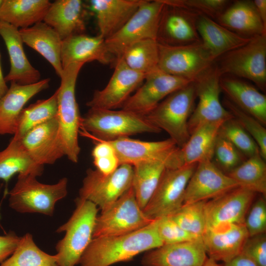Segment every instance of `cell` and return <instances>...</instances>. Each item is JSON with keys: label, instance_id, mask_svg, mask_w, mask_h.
I'll return each instance as SVG.
<instances>
[{"label": "cell", "instance_id": "6da1fadb", "mask_svg": "<svg viewBox=\"0 0 266 266\" xmlns=\"http://www.w3.org/2000/svg\"><path fill=\"white\" fill-rule=\"evenodd\" d=\"M163 244L154 220L129 233L93 238L79 264L80 266H110L131 261L139 254Z\"/></svg>", "mask_w": 266, "mask_h": 266}, {"label": "cell", "instance_id": "7a4b0ae2", "mask_svg": "<svg viewBox=\"0 0 266 266\" xmlns=\"http://www.w3.org/2000/svg\"><path fill=\"white\" fill-rule=\"evenodd\" d=\"M84 135L96 140L111 141L142 133L162 131L145 116L123 109L89 108L82 117Z\"/></svg>", "mask_w": 266, "mask_h": 266}, {"label": "cell", "instance_id": "3957f363", "mask_svg": "<svg viewBox=\"0 0 266 266\" xmlns=\"http://www.w3.org/2000/svg\"><path fill=\"white\" fill-rule=\"evenodd\" d=\"M84 64L74 63L63 68L61 84L57 92V119L59 137L65 156L74 163L79 160L80 147L78 134L82 117L75 98L77 77Z\"/></svg>", "mask_w": 266, "mask_h": 266}, {"label": "cell", "instance_id": "277c9868", "mask_svg": "<svg viewBox=\"0 0 266 266\" xmlns=\"http://www.w3.org/2000/svg\"><path fill=\"white\" fill-rule=\"evenodd\" d=\"M76 208L69 220L57 233L65 232L56 246L58 266H75L93 239L99 208L93 202L77 198Z\"/></svg>", "mask_w": 266, "mask_h": 266}, {"label": "cell", "instance_id": "5b68a950", "mask_svg": "<svg viewBox=\"0 0 266 266\" xmlns=\"http://www.w3.org/2000/svg\"><path fill=\"white\" fill-rule=\"evenodd\" d=\"M196 98L195 84L192 82L168 96L145 116L181 148L190 136L188 123Z\"/></svg>", "mask_w": 266, "mask_h": 266}, {"label": "cell", "instance_id": "8992f818", "mask_svg": "<svg viewBox=\"0 0 266 266\" xmlns=\"http://www.w3.org/2000/svg\"><path fill=\"white\" fill-rule=\"evenodd\" d=\"M36 176L19 174L9 193L10 207L20 213H38L52 216L56 203L67 193V179L63 177L54 184L39 182Z\"/></svg>", "mask_w": 266, "mask_h": 266}, {"label": "cell", "instance_id": "52a82bcc", "mask_svg": "<svg viewBox=\"0 0 266 266\" xmlns=\"http://www.w3.org/2000/svg\"><path fill=\"white\" fill-rule=\"evenodd\" d=\"M216 64L222 75L230 74L253 82L261 90L266 86V34L255 36L245 44L227 53Z\"/></svg>", "mask_w": 266, "mask_h": 266}, {"label": "cell", "instance_id": "ba28073f", "mask_svg": "<svg viewBox=\"0 0 266 266\" xmlns=\"http://www.w3.org/2000/svg\"><path fill=\"white\" fill-rule=\"evenodd\" d=\"M154 220L139 205L132 186L96 220L93 238L122 235L140 230Z\"/></svg>", "mask_w": 266, "mask_h": 266}, {"label": "cell", "instance_id": "9c48e42d", "mask_svg": "<svg viewBox=\"0 0 266 266\" xmlns=\"http://www.w3.org/2000/svg\"><path fill=\"white\" fill-rule=\"evenodd\" d=\"M158 44V68L192 82L200 78L216 62L201 41L177 46Z\"/></svg>", "mask_w": 266, "mask_h": 266}, {"label": "cell", "instance_id": "30bf717a", "mask_svg": "<svg viewBox=\"0 0 266 266\" xmlns=\"http://www.w3.org/2000/svg\"><path fill=\"white\" fill-rule=\"evenodd\" d=\"M164 6L161 0H145L118 32L105 40L115 63L132 44L145 39H156Z\"/></svg>", "mask_w": 266, "mask_h": 266}, {"label": "cell", "instance_id": "8fae6325", "mask_svg": "<svg viewBox=\"0 0 266 266\" xmlns=\"http://www.w3.org/2000/svg\"><path fill=\"white\" fill-rule=\"evenodd\" d=\"M197 164L166 168L149 202L143 209L150 219L169 216L184 204L187 184Z\"/></svg>", "mask_w": 266, "mask_h": 266}, {"label": "cell", "instance_id": "7c38bea8", "mask_svg": "<svg viewBox=\"0 0 266 266\" xmlns=\"http://www.w3.org/2000/svg\"><path fill=\"white\" fill-rule=\"evenodd\" d=\"M133 176V167L130 165H121L107 175L89 168L79 190V198L93 202L103 210L132 186Z\"/></svg>", "mask_w": 266, "mask_h": 266}, {"label": "cell", "instance_id": "4fadbf2b", "mask_svg": "<svg viewBox=\"0 0 266 266\" xmlns=\"http://www.w3.org/2000/svg\"><path fill=\"white\" fill-rule=\"evenodd\" d=\"M222 74L216 64L195 82L198 104L188 123L190 134L200 126L209 123L225 122L234 118L221 103L220 79Z\"/></svg>", "mask_w": 266, "mask_h": 266}, {"label": "cell", "instance_id": "5bb4252c", "mask_svg": "<svg viewBox=\"0 0 266 266\" xmlns=\"http://www.w3.org/2000/svg\"><path fill=\"white\" fill-rule=\"evenodd\" d=\"M144 80V84L127 100L122 109L145 116L168 96L192 83L159 68L146 74Z\"/></svg>", "mask_w": 266, "mask_h": 266}, {"label": "cell", "instance_id": "9a60e30c", "mask_svg": "<svg viewBox=\"0 0 266 266\" xmlns=\"http://www.w3.org/2000/svg\"><path fill=\"white\" fill-rule=\"evenodd\" d=\"M114 72L106 86L96 90L86 105L89 108L115 109L122 107L131 94L145 80L146 75L130 68L122 58L114 65Z\"/></svg>", "mask_w": 266, "mask_h": 266}, {"label": "cell", "instance_id": "2e32d148", "mask_svg": "<svg viewBox=\"0 0 266 266\" xmlns=\"http://www.w3.org/2000/svg\"><path fill=\"white\" fill-rule=\"evenodd\" d=\"M238 187L212 160H206L197 164L187 184L184 203L207 201Z\"/></svg>", "mask_w": 266, "mask_h": 266}, {"label": "cell", "instance_id": "e0dca14e", "mask_svg": "<svg viewBox=\"0 0 266 266\" xmlns=\"http://www.w3.org/2000/svg\"><path fill=\"white\" fill-rule=\"evenodd\" d=\"M199 16L187 10L164 3L156 40L160 44L171 46L200 41L197 27Z\"/></svg>", "mask_w": 266, "mask_h": 266}, {"label": "cell", "instance_id": "ac0fdd59", "mask_svg": "<svg viewBox=\"0 0 266 266\" xmlns=\"http://www.w3.org/2000/svg\"><path fill=\"white\" fill-rule=\"evenodd\" d=\"M255 194L253 192L238 187L206 201V230L225 224H244Z\"/></svg>", "mask_w": 266, "mask_h": 266}, {"label": "cell", "instance_id": "d6986e66", "mask_svg": "<svg viewBox=\"0 0 266 266\" xmlns=\"http://www.w3.org/2000/svg\"><path fill=\"white\" fill-rule=\"evenodd\" d=\"M106 141L114 149L120 165L132 166L142 162L162 160L166 162L167 168L178 147L170 138L161 141H146L123 137Z\"/></svg>", "mask_w": 266, "mask_h": 266}, {"label": "cell", "instance_id": "ffe728a7", "mask_svg": "<svg viewBox=\"0 0 266 266\" xmlns=\"http://www.w3.org/2000/svg\"><path fill=\"white\" fill-rule=\"evenodd\" d=\"M19 139L30 157L39 165L53 164L65 156L57 117L32 129Z\"/></svg>", "mask_w": 266, "mask_h": 266}, {"label": "cell", "instance_id": "44dd1931", "mask_svg": "<svg viewBox=\"0 0 266 266\" xmlns=\"http://www.w3.org/2000/svg\"><path fill=\"white\" fill-rule=\"evenodd\" d=\"M207 254L202 238L164 244L147 251L141 260L143 266H202Z\"/></svg>", "mask_w": 266, "mask_h": 266}, {"label": "cell", "instance_id": "7402d4cb", "mask_svg": "<svg viewBox=\"0 0 266 266\" xmlns=\"http://www.w3.org/2000/svg\"><path fill=\"white\" fill-rule=\"evenodd\" d=\"M248 237L244 224H228L206 230L202 240L208 257L225 263L241 253Z\"/></svg>", "mask_w": 266, "mask_h": 266}, {"label": "cell", "instance_id": "603a6c76", "mask_svg": "<svg viewBox=\"0 0 266 266\" xmlns=\"http://www.w3.org/2000/svg\"><path fill=\"white\" fill-rule=\"evenodd\" d=\"M50 81L48 78L29 85L11 82L6 93L0 98V135L15 134L25 105L37 94L47 89Z\"/></svg>", "mask_w": 266, "mask_h": 266}, {"label": "cell", "instance_id": "cb8c5ba5", "mask_svg": "<svg viewBox=\"0 0 266 266\" xmlns=\"http://www.w3.org/2000/svg\"><path fill=\"white\" fill-rule=\"evenodd\" d=\"M0 35L5 43L10 60V70L4 77L5 81L21 85L39 81L40 73L32 65L26 55L19 30L0 20Z\"/></svg>", "mask_w": 266, "mask_h": 266}, {"label": "cell", "instance_id": "d4e9b609", "mask_svg": "<svg viewBox=\"0 0 266 266\" xmlns=\"http://www.w3.org/2000/svg\"><path fill=\"white\" fill-rule=\"evenodd\" d=\"M145 0H91L87 7L96 16L105 40L118 32Z\"/></svg>", "mask_w": 266, "mask_h": 266}, {"label": "cell", "instance_id": "484cf974", "mask_svg": "<svg viewBox=\"0 0 266 266\" xmlns=\"http://www.w3.org/2000/svg\"><path fill=\"white\" fill-rule=\"evenodd\" d=\"M61 60L63 68L74 63L85 64L97 61L103 65L115 64L108 52L105 39L100 35L90 36L80 33L62 40Z\"/></svg>", "mask_w": 266, "mask_h": 266}, {"label": "cell", "instance_id": "4316f807", "mask_svg": "<svg viewBox=\"0 0 266 266\" xmlns=\"http://www.w3.org/2000/svg\"><path fill=\"white\" fill-rule=\"evenodd\" d=\"M85 6L80 0H56L51 5L43 22L52 28L62 40L84 33Z\"/></svg>", "mask_w": 266, "mask_h": 266}, {"label": "cell", "instance_id": "83f0119b", "mask_svg": "<svg viewBox=\"0 0 266 266\" xmlns=\"http://www.w3.org/2000/svg\"><path fill=\"white\" fill-rule=\"evenodd\" d=\"M220 87L231 101L251 115L262 125L266 124V97L255 87L239 78L222 75Z\"/></svg>", "mask_w": 266, "mask_h": 266}, {"label": "cell", "instance_id": "f1b7e54d", "mask_svg": "<svg viewBox=\"0 0 266 266\" xmlns=\"http://www.w3.org/2000/svg\"><path fill=\"white\" fill-rule=\"evenodd\" d=\"M221 25L243 37L251 38L266 34V27L252 0H235L215 20Z\"/></svg>", "mask_w": 266, "mask_h": 266}, {"label": "cell", "instance_id": "f546056e", "mask_svg": "<svg viewBox=\"0 0 266 266\" xmlns=\"http://www.w3.org/2000/svg\"><path fill=\"white\" fill-rule=\"evenodd\" d=\"M223 122L206 123L194 131L185 144L177 150V167L213 160L215 142Z\"/></svg>", "mask_w": 266, "mask_h": 266}, {"label": "cell", "instance_id": "4dcf8cb0", "mask_svg": "<svg viewBox=\"0 0 266 266\" xmlns=\"http://www.w3.org/2000/svg\"><path fill=\"white\" fill-rule=\"evenodd\" d=\"M23 43L40 54L60 77L63 73L61 53L62 40L58 33L43 21L19 30Z\"/></svg>", "mask_w": 266, "mask_h": 266}, {"label": "cell", "instance_id": "1f68e13d", "mask_svg": "<svg viewBox=\"0 0 266 266\" xmlns=\"http://www.w3.org/2000/svg\"><path fill=\"white\" fill-rule=\"evenodd\" d=\"M198 33L204 46L216 61L227 53L242 46L252 38L240 36L205 16H199Z\"/></svg>", "mask_w": 266, "mask_h": 266}, {"label": "cell", "instance_id": "d6a6232c", "mask_svg": "<svg viewBox=\"0 0 266 266\" xmlns=\"http://www.w3.org/2000/svg\"><path fill=\"white\" fill-rule=\"evenodd\" d=\"M48 0H3L0 20L21 29L43 21L51 5Z\"/></svg>", "mask_w": 266, "mask_h": 266}, {"label": "cell", "instance_id": "836d02e7", "mask_svg": "<svg viewBox=\"0 0 266 266\" xmlns=\"http://www.w3.org/2000/svg\"><path fill=\"white\" fill-rule=\"evenodd\" d=\"M44 166L35 162L21 144L14 137L0 152V179L7 183L15 174L41 175Z\"/></svg>", "mask_w": 266, "mask_h": 266}, {"label": "cell", "instance_id": "e575fe53", "mask_svg": "<svg viewBox=\"0 0 266 266\" xmlns=\"http://www.w3.org/2000/svg\"><path fill=\"white\" fill-rule=\"evenodd\" d=\"M166 164L164 161L152 160L142 162L133 166L132 187L142 209L153 195L166 168Z\"/></svg>", "mask_w": 266, "mask_h": 266}, {"label": "cell", "instance_id": "d590c367", "mask_svg": "<svg viewBox=\"0 0 266 266\" xmlns=\"http://www.w3.org/2000/svg\"><path fill=\"white\" fill-rule=\"evenodd\" d=\"M227 174L239 187L266 194V164L260 154L248 158Z\"/></svg>", "mask_w": 266, "mask_h": 266}, {"label": "cell", "instance_id": "8d00e7d4", "mask_svg": "<svg viewBox=\"0 0 266 266\" xmlns=\"http://www.w3.org/2000/svg\"><path fill=\"white\" fill-rule=\"evenodd\" d=\"M57 92L47 99L39 100L22 110L14 137L21 138L32 129L57 116Z\"/></svg>", "mask_w": 266, "mask_h": 266}, {"label": "cell", "instance_id": "74e56055", "mask_svg": "<svg viewBox=\"0 0 266 266\" xmlns=\"http://www.w3.org/2000/svg\"><path fill=\"white\" fill-rule=\"evenodd\" d=\"M121 58L130 68L146 75L158 68V43L151 38L140 40L128 47Z\"/></svg>", "mask_w": 266, "mask_h": 266}, {"label": "cell", "instance_id": "f35d334b", "mask_svg": "<svg viewBox=\"0 0 266 266\" xmlns=\"http://www.w3.org/2000/svg\"><path fill=\"white\" fill-rule=\"evenodd\" d=\"M0 266H58L55 255L39 249L29 233L20 237L13 253Z\"/></svg>", "mask_w": 266, "mask_h": 266}, {"label": "cell", "instance_id": "ab89813d", "mask_svg": "<svg viewBox=\"0 0 266 266\" xmlns=\"http://www.w3.org/2000/svg\"><path fill=\"white\" fill-rule=\"evenodd\" d=\"M206 201L184 203L169 217L184 231L198 238H202L206 230Z\"/></svg>", "mask_w": 266, "mask_h": 266}, {"label": "cell", "instance_id": "60d3db41", "mask_svg": "<svg viewBox=\"0 0 266 266\" xmlns=\"http://www.w3.org/2000/svg\"><path fill=\"white\" fill-rule=\"evenodd\" d=\"M219 134L228 139L247 158L260 154L256 142L234 118L222 123Z\"/></svg>", "mask_w": 266, "mask_h": 266}, {"label": "cell", "instance_id": "b9f144b4", "mask_svg": "<svg viewBox=\"0 0 266 266\" xmlns=\"http://www.w3.org/2000/svg\"><path fill=\"white\" fill-rule=\"evenodd\" d=\"M223 105L233 114L234 118L250 135L258 145L261 156L266 159V129L256 118L245 112L227 98Z\"/></svg>", "mask_w": 266, "mask_h": 266}, {"label": "cell", "instance_id": "7bdbcfd3", "mask_svg": "<svg viewBox=\"0 0 266 266\" xmlns=\"http://www.w3.org/2000/svg\"><path fill=\"white\" fill-rule=\"evenodd\" d=\"M165 4L181 8L216 20L230 4L227 0H161Z\"/></svg>", "mask_w": 266, "mask_h": 266}, {"label": "cell", "instance_id": "ee69618b", "mask_svg": "<svg viewBox=\"0 0 266 266\" xmlns=\"http://www.w3.org/2000/svg\"><path fill=\"white\" fill-rule=\"evenodd\" d=\"M244 156L231 142L218 133L213 157L219 168L227 174L245 160Z\"/></svg>", "mask_w": 266, "mask_h": 266}, {"label": "cell", "instance_id": "f6af8a7d", "mask_svg": "<svg viewBox=\"0 0 266 266\" xmlns=\"http://www.w3.org/2000/svg\"><path fill=\"white\" fill-rule=\"evenodd\" d=\"M95 142L96 144L92 151V156L96 169L105 175L111 174L120 165L114 149L106 141Z\"/></svg>", "mask_w": 266, "mask_h": 266}, {"label": "cell", "instance_id": "bcb514c9", "mask_svg": "<svg viewBox=\"0 0 266 266\" xmlns=\"http://www.w3.org/2000/svg\"><path fill=\"white\" fill-rule=\"evenodd\" d=\"M156 228L163 244L192 241L198 238L183 230L169 216L155 220Z\"/></svg>", "mask_w": 266, "mask_h": 266}, {"label": "cell", "instance_id": "7dc6e473", "mask_svg": "<svg viewBox=\"0 0 266 266\" xmlns=\"http://www.w3.org/2000/svg\"><path fill=\"white\" fill-rule=\"evenodd\" d=\"M244 225L249 237L265 233L266 202L263 198H259L251 205L246 215Z\"/></svg>", "mask_w": 266, "mask_h": 266}, {"label": "cell", "instance_id": "c3c4849f", "mask_svg": "<svg viewBox=\"0 0 266 266\" xmlns=\"http://www.w3.org/2000/svg\"><path fill=\"white\" fill-rule=\"evenodd\" d=\"M241 253L259 266H266V236L265 233L249 237Z\"/></svg>", "mask_w": 266, "mask_h": 266}, {"label": "cell", "instance_id": "681fc988", "mask_svg": "<svg viewBox=\"0 0 266 266\" xmlns=\"http://www.w3.org/2000/svg\"><path fill=\"white\" fill-rule=\"evenodd\" d=\"M20 237L14 233L10 232L0 236V263L8 258L14 251L19 242Z\"/></svg>", "mask_w": 266, "mask_h": 266}, {"label": "cell", "instance_id": "f907efd6", "mask_svg": "<svg viewBox=\"0 0 266 266\" xmlns=\"http://www.w3.org/2000/svg\"><path fill=\"white\" fill-rule=\"evenodd\" d=\"M224 266H259L250 258L241 253L230 261L225 263Z\"/></svg>", "mask_w": 266, "mask_h": 266}, {"label": "cell", "instance_id": "816d5d0a", "mask_svg": "<svg viewBox=\"0 0 266 266\" xmlns=\"http://www.w3.org/2000/svg\"><path fill=\"white\" fill-rule=\"evenodd\" d=\"M253 1L264 26L266 27V0H254Z\"/></svg>", "mask_w": 266, "mask_h": 266}, {"label": "cell", "instance_id": "f5cc1de1", "mask_svg": "<svg viewBox=\"0 0 266 266\" xmlns=\"http://www.w3.org/2000/svg\"><path fill=\"white\" fill-rule=\"evenodd\" d=\"M8 87L6 85V82L5 80L4 77L3 75L1 64H0V98L2 97L7 92Z\"/></svg>", "mask_w": 266, "mask_h": 266}, {"label": "cell", "instance_id": "db71d44e", "mask_svg": "<svg viewBox=\"0 0 266 266\" xmlns=\"http://www.w3.org/2000/svg\"><path fill=\"white\" fill-rule=\"evenodd\" d=\"M202 266H220L217 262L213 259L207 257Z\"/></svg>", "mask_w": 266, "mask_h": 266}, {"label": "cell", "instance_id": "11a10c76", "mask_svg": "<svg viewBox=\"0 0 266 266\" xmlns=\"http://www.w3.org/2000/svg\"><path fill=\"white\" fill-rule=\"evenodd\" d=\"M3 1V0H0V9L1 5L2 4Z\"/></svg>", "mask_w": 266, "mask_h": 266}]
</instances>
